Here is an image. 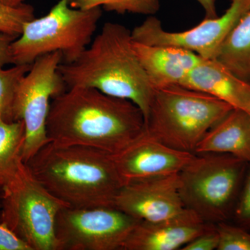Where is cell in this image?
I'll use <instances>...</instances> for the list:
<instances>
[{
    "instance_id": "6da1fadb",
    "label": "cell",
    "mask_w": 250,
    "mask_h": 250,
    "mask_svg": "<svg viewBox=\"0 0 250 250\" xmlns=\"http://www.w3.org/2000/svg\"><path fill=\"white\" fill-rule=\"evenodd\" d=\"M145 130L134 103L88 87H72L52 99L47 120L51 142L88 146L115 154Z\"/></svg>"
},
{
    "instance_id": "7a4b0ae2",
    "label": "cell",
    "mask_w": 250,
    "mask_h": 250,
    "mask_svg": "<svg viewBox=\"0 0 250 250\" xmlns=\"http://www.w3.org/2000/svg\"><path fill=\"white\" fill-rule=\"evenodd\" d=\"M26 164L49 192L72 208L115 207L124 185L113 154L98 148L49 141Z\"/></svg>"
},
{
    "instance_id": "3957f363",
    "label": "cell",
    "mask_w": 250,
    "mask_h": 250,
    "mask_svg": "<svg viewBox=\"0 0 250 250\" xmlns=\"http://www.w3.org/2000/svg\"><path fill=\"white\" fill-rule=\"evenodd\" d=\"M58 70L67 88L88 87L129 100L147 117L155 89L135 52L131 31L123 24L105 23L80 57Z\"/></svg>"
},
{
    "instance_id": "277c9868",
    "label": "cell",
    "mask_w": 250,
    "mask_h": 250,
    "mask_svg": "<svg viewBox=\"0 0 250 250\" xmlns=\"http://www.w3.org/2000/svg\"><path fill=\"white\" fill-rule=\"evenodd\" d=\"M233 109L215 97L184 85L156 88L145 130L168 147L195 154L204 136Z\"/></svg>"
},
{
    "instance_id": "5b68a950",
    "label": "cell",
    "mask_w": 250,
    "mask_h": 250,
    "mask_svg": "<svg viewBox=\"0 0 250 250\" xmlns=\"http://www.w3.org/2000/svg\"><path fill=\"white\" fill-rule=\"evenodd\" d=\"M102 16L101 7L75 9L69 0H59L48 14L24 24L11 43L12 64L31 65L54 52H62L65 63L75 62L93 40Z\"/></svg>"
},
{
    "instance_id": "8992f818",
    "label": "cell",
    "mask_w": 250,
    "mask_h": 250,
    "mask_svg": "<svg viewBox=\"0 0 250 250\" xmlns=\"http://www.w3.org/2000/svg\"><path fill=\"white\" fill-rule=\"evenodd\" d=\"M248 162L228 154H195L179 173V192L186 208L206 223L232 217Z\"/></svg>"
},
{
    "instance_id": "52a82bcc",
    "label": "cell",
    "mask_w": 250,
    "mask_h": 250,
    "mask_svg": "<svg viewBox=\"0 0 250 250\" xmlns=\"http://www.w3.org/2000/svg\"><path fill=\"white\" fill-rule=\"evenodd\" d=\"M0 223L32 250H58L56 220L68 207L54 196L23 162L17 173L0 188Z\"/></svg>"
},
{
    "instance_id": "ba28073f",
    "label": "cell",
    "mask_w": 250,
    "mask_h": 250,
    "mask_svg": "<svg viewBox=\"0 0 250 250\" xmlns=\"http://www.w3.org/2000/svg\"><path fill=\"white\" fill-rule=\"evenodd\" d=\"M62 60L60 52L41 56L31 64L30 70L18 85L14 120L24 123L25 136L22 161L25 164L49 142L47 120L51 100L64 93L67 88L58 70Z\"/></svg>"
},
{
    "instance_id": "9c48e42d",
    "label": "cell",
    "mask_w": 250,
    "mask_h": 250,
    "mask_svg": "<svg viewBox=\"0 0 250 250\" xmlns=\"http://www.w3.org/2000/svg\"><path fill=\"white\" fill-rule=\"evenodd\" d=\"M139 221L116 207H64L56 220L58 250H123Z\"/></svg>"
},
{
    "instance_id": "30bf717a",
    "label": "cell",
    "mask_w": 250,
    "mask_h": 250,
    "mask_svg": "<svg viewBox=\"0 0 250 250\" xmlns=\"http://www.w3.org/2000/svg\"><path fill=\"white\" fill-rule=\"evenodd\" d=\"M250 9V0H231L225 14L205 18L195 27L179 32L165 30L157 18L150 16L131 31L134 42L169 45L190 51L204 59H215L229 33Z\"/></svg>"
},
{
    "instance_id": "8fae6325",
    "label": "cell",
    "mask_w": 250,
    "mask_h": 250,
    "mask_svg": "<svg viewBox=\"0 0 250 250\" xmlns=\"http://www.w3.org/2000/svg\"><path fill=\"white\" fill-rule=\"evenodd\" d=\"M194 155L166 146L144 130L126 147L113 154V158L125 185L179 174Z\"/></svg>"
},
{
    "instance_id": "7c38bea8",
    "label": "cell",
    "mask_w": 250,
    "mask_h": 250,
    "mask_svg": "<svg viewBox=\"0 0 250 250\" xmlns=\"http://www.w3.org/2000/svg\"><path fill=\"white\" fill-rule=\"evenodd\" d=\"M115 207L140 221L158 222L187 209L179 192V174L123 185Z\"/></svg>"
},
{
    "instance_id": "4fadbf2b",
    "label": "cell",
    "mask_w": 250,
    "mask_h": 250,
    "mask_svg": "<svg viewBox=\"0 0 250 250\" xmlns=\"http://www.w3.org/2000/svg\"><path fill=\"white\" fill-rule=\"evenodd\" d=\"M215 224L206 223L192 210L158 222L139 221L123 250H182L187 243Z\"/></svg>"
},
{
    "instance_id": "5bb4252c",
    "label": "cell",
    "mask_w": 250,
    "mask_h": 250,
    "mask_svg": "<svg viewBox=\"0 0 250 250\" xmlns=\"http://www.w3.org/2000/svg\"><path fill=\"white\" fill-rule=\"evenodd\" d=\"M134 48L154 89L182 84L204 59L174 46L149 45L134 41Z\"/></svg>"
},
{
    "instance_id": "9a60e30c",
    "label": "cell",
    "mask_w": 250,
    "mask_h": 250,
    "mask_svg": "<svg viewBox=\"0 0 250 250\" xmlns=\"http://www.w3.org/2000/svg\"><path fill=\"white\" fill-rule=\"evenodd\" d=\"M208 94L247 111L250 106V83L242 80L214 59H203L181 84Z\"/></svg>"
},
{
    "instance_id": "2e32d148",
    "label": "cell",
    "mask_w": 250,
    "mask_h": 250,
    "mask_svg": "<svg viewBox=\"0 0 250 250\" xmlns=\"http://www.w3.org/2000/svg\"><path fill=\"white\" fill-rule=\"evenodd\" d=\"M228 154L250 162V114L233 108L204 136L195 154Z\"/></svg>"
},
{
    "instance_id": "e0dca14e",
    "label": "cell",
    "mask_w": 250,
    "mask_h": 250,
    "mask_svg": "<svg viewBox=\"0 0 250 250\" xmlns=\"http://www.w3.org/2000/svg\"><path fill=\"white\" fill-rule=\"evenodd\" d=\"M214 60L250 83V9L229 33Z\"/></svg>"
},
{
    "instance_id": "ac0fdd59",
    "label": "cell",
    "mask_w": 250,
    "mask_h": 250,
    "mask_svg": "<svg viewBox=\"0 0 250 250\" xmlns=\"http://www.w3.org/2000/svg\"><path fill=\"white\" fill-rule=\"evenodd\" d=\"M25 130L22 121L0 120V188L17 173L22 164Z\"/></svg>"
},
{
    "instance_id": "d6986e66",
    "label": "cell",
    "mask_w": 250,
    "mask_h": 250,
    "mask_svg": "<svg viewBox=\"0 0 250 250\" xmlns=\"http://www.w3.org/2000/svg\"><path fill=\"white\" fill-rule=\"evenodd\" d=\"M69 4L75 9L101 7L118 14H130L153 16L160 8L159 0H69Z\"/></svg>"
},
{
    "instance_id": "ffe728a7",
    "label": "cell",
    "mask_w": 250,
    "mask_h": 250,
    "mask_svg": "<svg viewBox=\"0 0 250 250\" xmlns=\"http://www.w3.org/2000/svg\"><path fill=\"white\" fill-rule=\"evenodd\" d=\"M31 65H14L9 69L0 67V120L8 123L14 120V104L18 85L30 70Z\"/></svg>"
},
{
    "instance_id": "44dd1931",
    "label": "cell",
    "mask_w": 250,
    "mask_h": 250,
    "mask_svg": "<svg viewBox=\"0 0 250 250\" xmlns=\"http://www.w3.org/2000/svg\"><path fill=\"white\" fill-rule=\"evenodd\" d=\"M35 18L34 6L23 3L17 6L0 4V33L17 38L26 22Z\"/></svg>"
},
{
    "instance_id": "7402d4cb",
    "label": "cell",
    "mask_w": 250,
    "mask_h": 250,
    "mask_svg": "<svg viewBox=\"0 0 250 250\" xmlns=\"http://www.w3.org/2000/svg\"><path fill=\"white\" fill-rule=\"evenodd\" d=\"M218 250H250V231L238 225L223 222L216 224Z\"/></svg>"
},
{
    "instance_id": "603a6c76",
    "label": "cell",
    "mask_w": 250,
    "mask_h": 250,
    "mask_svg": "<svg viewBox=\"0 0 250 250\" xmlns=\"http://www.w3.org/2000/svg\"><path fill=\"white\" fill-rule=\"evenodd\" d=\"M232 218L238 226L250 231V162L233 209Z\"/></svg>"
},
{
    "instance_id": "cb8c5ba5",
    "label": "cell",
    "mask_w": 250,
    "mask_h": 250,
    "mask_svg": "<svg viewBox=\"0 0 250 250\" xmlns=\"http://www.w3.org/2000/svg\"><path fill=\"white\" fill-rule=\"evenodd\" d=\"M218 244L219 235L216 225H213L187 243L182 250H214L218 249Z\"/></svg>"
},
{
    "instance_id": "d4e9b609",
    "label": "cell",
    "mask_w": 250,
    "mask_h": 250,
    "mask_svg": "<svg viewBox=\"0 0 250 250\" xmlns=\"http://www.w3.org/2000/svg\"><path fill=\"white\" fill-rule=\"evenodd\" d=\"M0 250H32L4 224L0 223Z\"/></svg>"
},
{
    "instance_id": "484cf974",
    "label": "cell",
    "mask_w": 250,
    "mask_h": 250,
    "mask_svg": "<svg viewBox=\"0 0 250 250\" xmlns=\"http://www.w3.org/2000/svg\"><path fill=\"white\" fill-rule=\"evenodd\" d=\"M16 38L0 33V67L12 64L11 45Z\"/></svg>"
},
{
    "instance_id": "4316f807",
    "label": "cell",
    "mask_w": 250,
    "mask_h": 250,
    "mask_svg": "<svg viewBox=\"0 0 250 250\" xmlns=\"http://www.w3.org/2000/svg\"><path fill=\"white\" fill-rule=\"evenodd\" d=\"M205 10L206 18L218 17L216 9L217 0H197Z\"/></svg>"
},
{
    "instance_id": "83f0119b",
    "label": "cell",
    "mask_w": 250,
    "mask_h": 250,
    "mask_svg": "<svg viewBox=\"0 0 250 250\" xmlns=\"http://www.w3.org/2000/svg\"><path fill=\"white\" fill-rule=\"evenodd\" d=\"M25 0H0V4L9 6H17L24 3Z\"/></svg>"
},
{
    "instance_id": "f1b7e54d",
    "label": "cell",
    "mask_w": 250,
    "mask_h": 250,
    "mask_svg": "<svg viewBox=\"0 0 250 250\" xmlns=\"http://www.w3.org/2000/svg\"><path fill=\"white\" fill-rule=\"evenodd\" d=\"M246 112H248V113L250 114V106H249V108H248V110H247Z\"/></svg>"
},
{
    "instance_id": "f546056e",
    "label": "cell",
    "mask_w": 250,
    "mask_h": 250,
    "mask_svg": "<svg viewBox=\"0 0 250 250\" xmlns=\"http://www.w3.org/2000/svg\"><path fill=\"white\" fill-rule=\"evenodd\" d=\"M0 208H1V205H0Z\"/></svg>"
}]
</instances>
